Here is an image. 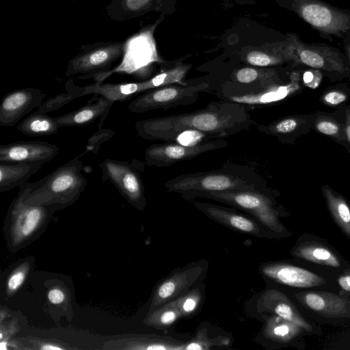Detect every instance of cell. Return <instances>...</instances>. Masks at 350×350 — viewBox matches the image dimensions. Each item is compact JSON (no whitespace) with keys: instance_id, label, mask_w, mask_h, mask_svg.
I'll return each mask as SVG.
<instances>
[{"instance_id":"obj_8","label":"cell","mask_w":350,"mask_h":350,"mask_svg":"<svg viewBox=\"0 0 350 350\" xmlns=\"http://www.w3.org/2000/svg\"><path fill=\"white\" fill-rule=\"evenodd\" d=\"M295 12L319 32L342 36L350 31V13L319 0H293Z\"/></svg>"},{"instance_id":"obj_12","label":"cell","mask_w":350,"mask_h":350,"mask_svg":"<svg viewBox=\"0 0 350 350\" xmlns=\"http://www.w3.org/2000/svg\"><path fill=\"white\" fill-rule=\"evenodd\" d=\"M293 51L292 62L329 72L346 73L349 69L340 53L328 46L307 44L295 34L287 38Z\"/></svg>"},{"instance_id":"obj_36","label":"cell","mask_w":350,"mask_h":350,"mask_svg":"<svg viewBox=\"0 0 350 350\" xmlns=\"http://www.w3.org/2000/svg\"><path fill=\"white\" fill-rule=\"evenodd\" d=\"M26 274L27 271L22 269L15 271L8 280V291L12 293L18 290L23 284L25 279Z\"/></svg>"},{"instance_id":"obj_6","label":"cell","mask_w":350,"mask_h":350,"mask_svg":"<svg viewBox=\"0 0 350 350\" xmlns=\"http://www.w3.org/2000/svg\"><path fill=\"white\" fill-rule=\"evenodd\" d=\"M191 68V64H177L142 81L119 83H95L94 94L101 95L114 103L125 101L140 93L183 81Z\"/></svg>"},{"instance_id":"obj_27","label":"cell","mask_w":350,"mask_h":350,"mask_svg":"<svg viewBox=\"0 0 350 350\" xmlns=\"http://www.w3.org/2000/svg\"><path fill=\"white\" fill-rule=\"evenodd\" d=\"M153 2L154 0H111L106 12L110 19L122 22L146 12Z\"/></svg>"},{"instance_id":"obj_13","label":"cell","mask_w":350,"mask_h":350,"mask_svg":"<svg viewBox=\"0 0 350 350\" xmlns=\"http://www.w3.org/2000/svg\"><path fill=\"white\" fill-rule=\"evenodd\" d=\"M49 206L30 204L26 201L25 185L20 191L11 206L12 234L15 242L31 235L43 221Z\"/></svg>"},{"instance_id":"obj_30","label":"cell","mask_w":350,"mask_h":350,"mask_svg":"<svg viewBox=\"0 0 350 350\" xmlns=\"http://www.w3.org/2000/svg\"><path fill=\"white\" fill-rule=\"evenodd\" d=\"M182 315L177 300L174 299L151 312L148 323L150 325L163 329L171 326Z\"/></svg>"},{"instance_id":"obj_37","label":"cell","mask_w":350,"mask_h":350,"mask_svg":"<svg viewBox=\"0 0 350 350\" xmlns=\"http://www.w3.org/2000/svg\"><path fill=\"white\" fill-rule=\"evenodd\" d=\"M66 92L77 98L91 94L90 85L86 86H77L75 84L72 79H69L65 83Z\"/></svg>"},{"instance_id":"obj_19","label":"cell","mask_w":350,"mask_h":350,"mask_svg":"<svg viewBox=\"0 0 350 350\" xmlns=\"http://www.w3.org/2000/svg\"><path fill=\"white\" fill-rule=\"evenodd\" d=\"M296 299L306 308L327 318H350V299L325 291L298 293Z\"/></svg>"},{"instance_id":"obj_23","label":"cell","mask_w":350,"mask_h":350,"mask_svg":"<svg viewBox=\"0 0 350 350\" xmlns=\"http://www.w3.org/2000/svg\"><path fill=\"white\" fill-rule=\"evenodd\" d=\"M44 164L43 163L0 162V192L23 186Z\"/></svg>"},{"instance_id":"obj_10","label":"cell","mask_w":350,"mask_h":350,"mask_svg":"<svg viewBox=\"0 0 350 350\" xmlns=\"http://www.w3.org/2000/svg\"><path fill=\"white\" fill-rule=\"evenodd\" d=\"M282 82L275 69L247 66L234 70L228 79L213 86L211 91L221 99L256 92Z\"/></svg>"},{"instance_id":"obj_7","label":"cell","mask_w":350,"mask_h":350,"mask_svg":"<svg viewBox=\"0 0 350 350\" xmlns=\"http://www.w3.org/2000/svg\"><path fill=\"white\" fill-rule=\"evenodd\" d=\"M228 146L224 138L203 140L190 145L164 142L149 146L145 150L144 158L150 167H165Z\"/></svg>"},{"instance_id":"obj_11","label":"cell","mask_w":350,"mask_h":350,"mask_svg":"<svg viewBox=\"0 0 350 350\" xmlns=\"http://www.w3.org/2000/svg\"><path fill=\"white\" fill-rule=\"evenodd\" d=\"M102 180L110 181L131 204L139 208L146 204L144 186L139 172L129 162L106 159L99 164Z\"/></svg>"},{"instance_id":"obj_44","label":"cell","mask_w":350,"mask_h":350,"mask_svg":"<svg viewBox=\"0 0 350 350\" xmlns=\"http://www.w3.org/2000/svg\"><path fill=\"white\" fill-rule=\"evenodd\" d=\"M71 1H75V0H71Z\"/></svg>"},{"instance_id":"obj_18","label":"cell","mask_w":350,"mask_h":350,"mask_svg":"<svg viewBox=\"0 0 350 350\" xmlns=\"http://www.w3.org/2000/svg\"><path fill=\"white\" fill-rule=\"evenodd\" d=\"M260 271L267 278L278 283L297 288H310L323 285L326 280L302 267L284 263H267Z\"/></svg>"},{"instance_id":"obj_16","label":"cell","mask_w":350,"mask_h":350,"mask_svg":"<svg viewBox=\"0 0 350 350\" xmlns=\"http://www.w3.org/2000/svg\"><path fill=\"white\" fill-rule=\"evenodd\" d=\"M193 206L210 219L232 229L258 237H273V234L258 221L221 206L194 201Z\"/></svg>"},{"instance_id":"obj_20","label":"cell","mask_w":350,"mask_h":350,"mask_svg":"<svg viewBox=\"0 0 350 350\" xmlns=\"http://www.w3.org/2000/svg\"><path fill=\"white\" fill-rule=\"evenodd\" d=\"M94 96L86 105L60 116L55 117L61 126H83L99 119L98 129L102 128L109 109L114 102L99 95Z\"/></svg>"},{"instance_id":"obj_4","label":"cell","mask_w":350,"mask_h":350,"mask_svg":"<svg viewBox=\"0 0 350 350\" xmlns=\"http://www.w3.org/2000/svg\"><path fill=\"white\" fill-rule=\"evenodd\" d=\"M202 198L243 211L275 237L286 234V230L279 219L280 212L271 193L260 191H219L208 193Z\"/></svg>"},{"instance_id":"obj_39","label":"cell","mask_w":350,"mask_h":350,"mask_svg":"<svg viewBox=\"0 0 350 350\" xmlns=\"http://www.w3.org/2000/svg\"><path fill=\"white\" fill-rule=\"evenodd\" d=\"M48 299L53 304H59L64 301V292L58 288H52L48 293Z\"/></svg>"},{"instance_id":"obj_5","label":"cell","mask_w":350,"mask_h":350,"mask_svg":"<svg viewBox=\"0 0 350 350\" xmlns=\"http://www.w3.org/2000/svg\"><path fill=\"white\" fill-rule=\"evenodd\" d=\"M211 92L208 81H182L159 87L142 93L128 105L135 113L156 109H170L193 104L201 93Z\"/></svg>"},{"instance_id":"obj_22","label":"cell","mask_w":350,"mask_h":350,"mask_svg":"<svg viewBox=\"0 0 350 350\" xmlns=\"http://www.w3.org/2000/svg\"><path fill=\"white\" fill-rule=\"evenodd\" d=\"M297 87L296 82L283 83L263 88L256 92L227 96L221 98L232 103L241 104L248 109L262 107L280 101L291 94Z\"/></svg>"},{"instance_id":"obj_26","label":"cell","mask_w":350,"mask_h":350,"mask_svg":"<svg viewBox=\"0 0 350 350\" xmlns=\"http://www.w3.org/2000/svg\"><path fill=\"white\" fill-rule=\"evenodd\" d=\"M322 192L334 220L350 239V206L340 195L327 185L322 187Z\"/></svg>"},{"instance_id":"obj_29","label":"cell","mask_w":350,"mask_h":350,"mask_svg":"<svg viewBox=\"0 0 350 350\" xmlns=\"http://www.w3.org/2000/svg\"><path fill=\"white\" fill-rule=\"evenodd\" d=\"M304 120L295 117H286L271 122L268 124H255L256 130L267 135L275 136L280 139L296 131L303 124Z\"/></svg>"},{"instance_id":"obj_3","label":"cell","mask_w":350,"mask_h":350,"mask_svg":"<svg viewBox=\"0 0 350 350\" xmlns=\"http://www.w3.org/2000/svg\"><path fill=\"white\" fill-rule=\"evenodd\" d=\"M79 157H74L35 183H26V201L53 208L75 202L88 185Z\"/></svg>"},{"instance_id":"obj_41","label":"cell","mask_w":350,"mask_h":350,"mask_svg":"<svg viewBox=\"0 0 350 350\" xmlns=\"http://www.w3.org/2000/svg\"><path fill=\"white\" fill-rule=\"evenodd\" d=\"M345 137L350 144V109H347L345 112Z\"/></svg>"},{"instance_id":"obj_1","label":"cell","mask_w":350,"mask_h":350,"mask_svg":"<svg viewBox=\"0 0 350 350\" xmlns=\"http://www.w3.org/2000/svg\"><path fill=\"white\" fill-rule=\"evenodd\" d=\"M249 111L245 105L220 99L196 111L138 120L135 129L150 141L173 142L183 131H198L208 139L225 138L254 126Z\"/></svg>"},{"instance_id":"obj_14","label":"cell","mask_w":350,"mask_h":350,"mask_svg":"<svg viewBox=\"0 0 350 350\" xmlns=\"http://www.w3.org/2000/svg\"><path fill=\"white\" fill-rule=\"evenodd\" d=\"M45 93L40 89L26 88L5 94L0 105V126L10 127L44 101Z\"/></svg>"},{"instance_id":"obj_17","label":"cell","mask_w":350,"mask_h":350,"mask_svg":"<svg viewBox=\"0 0 350 350\" xmlns=\"http://www.w3.org/2000/svg\"><path fill=\"white\" fill-rule=\"evenodd\" d=\"M55 144L41 141H19L1 145L0 162L43 163L52 160L59 152Z\"/></svg>"},{"instance_id":"obj_43","label":"cell","mask_w":350,"mask_h":350,"mask_svg":"<svg viewBox=\"0 0 350 350\" xmlns=\"http://www.w3.org/2000/svg\"><path fill=\"white\" fill-rule=\"evenodd\" d=\"M347 55H348V58H349V63H350V44H349L347 47Z\"/></svg>"},{"instance_id":"obj_40","label":"cell","mask_w":350,"mask_h":350,"mask_svg":"<svg viewBox=\"0 0 350 350\" xmlns=\"http://www.w3.org/2000/svg\"><path fill=\"white\" fill-rule=\"evenodd\" d=\"M339 286L344 291L350 293V269H347L338 278Z\"/></svg>"},{"instance_id":"obj_28","label":"cell","mask_w":350,"mask_h":350,"mask_svg":"<svg viewBox=\"0 0 350 350\" xmlns=\"http://www.w3.org/2000/svg\"><path fill=\"white\" fill-rule=\"evenodd\" d=\"M264 329L268 338L279 342H288L297 337L303 330L295 323L275 314L267 317Z\"/></svg>"},{"instance_id":"obj_33","label":"cell","mask_w":350,"mask_h":350,"mask_svg":"<svg viewBox=\"0 0 350 350\" xmlns=\"http://www.w3.org/2000/svg\"><path fill=\"white\" fill-rule=\"evenodd\" d=\"M114 135L115 132L109 129H98L89 137L85 149L80 157L90 152L94 154H98L101 145L109 141Z\"/></svg>"},{"instance_id":"obj_25","label":"cell","mask_w":350,"mask_h":350,"mask_svg":"<svg viewBox=\"0 0 350 350\" xmlns=\"http://www.w3.org/2000/svg\"><path fill=\"white\" fill-rule=\"evenodd\" d=\"M60 127L55 118L36 111L25 118L17 125L16 129L25 135L41 137L56 134Z\"/></svg>"},{"instance_id":"obj_21","label":"cell","mask_w":350,"mask_h":350,"mask_svg":"<svg viewBox=\"0 0 350 350\" xmlns=\"http://www.w3.org/2000/svg\"><path fill=\"white\" fill-rule=\"evenodd\" d=\"M257 306L261 312H267L291 321L303 330H312V327L300 314L291 300L278 290L265 291L258 298Z\"/></svg>"},{"instance_id":"obj_32","label":"cell","mask_w":350,"mask_h":350,"mask_svg":"<svg viewBox=\"0 0 350 350\" xmlns=\"http://www.w3.org/2000/svg\"><path fill=\"white\" fill-rule=\"evenodd\" d=\"M316 129L322 134L342 140L345 137V130L336 120L326 116L319 117L314 123Z\"/></svg>"},{"instance_id":"obj_42","label":"cell","mask_w":350,"mask_h":350,"mask_svg":"<svg viewBox=\"0 0 350 350\" xmlns=\"http://www.w3.org/2000/svg\"><path fill=\"white\" fill-rule=\"evenodd\" d=\"M41 349H44V350H60V349H64L63 347H59V346H56V345H54L53 344H44V345H42V347H40Z\"/></svg>"},{"instance_id":"obj_35","label":"cell","mask_w":350,"mask_h":350,"mask_svg":"<svg viewBox=\"0 0 350 350\" xmlns=\"http://www.w3.org/2000/svg\"><path fill=\"white\" fill-rule=\"evenodd\" d=\"M213 342L208 336L206 332L204 329H200L194 338L186 342L184 350H204L210 349L212 345H215Z\"/></svg>"},{"instance_id":"obj_15","label":"cell","mask_w":350,"mask_h":350,"mask_svg":"<svg viewBox=\"0 0 350 350\" xmlns=\"http://www.w3.org/2000/svg\"><path fill=\"white\" fill-rule=\"evenodd\" d=\"M205 262L188 267L171 274L157 288L151 307L152 312L159 306L183 295L197 283L205 273Z\"/></svg>"},{"instance_id":"obj_24","label":"cell","mask_w":350,"mask_h":350,"mask_svg":"<svg viewBox=\"0 0 350 350\" xmlns=\"http://www.w3.org/2000/svg\"><path fill=\"white\" fill-rule=\"evenodd\" d=\"M295 257L321 265L339 267L340 260L329 247L318 243L305 242L300 243L291 250Z\"/></svg>"},{"instance_id":"obj_38","label":"cell","mask_w":350,"mask_h":350,"mask_svg":"<svg viewBox=\"0 0 350 350\" xmlns=\"http://www.w3.org/2000/svg\"><path fill=\"white\" fill-rule=\"evenodd\" d=\"M347 99V96L340 91H331L326 93L323 97V103L329 106L338 105Z\"/></svg>"},{"instance_id":"obj_9","label":"cell","mask_w":350,"mask_h":350,"mask_svg":"<svg viewBox=\"0 0 350 350\" xmlns=\"http://www.w3.org/2000/svg\"><path fill=\"white\" fill-rule=\"evenodd\" d=\"M124 42L98 43L87 46L68 63L66 76L81 74L80 78L92 77L95 75L109 72L112 64L124 52Z\"/></svg>"},{"instance_id":"obj_31","label":"cell","mask_w":350,"mask_h":350,"mask_svg":"<svg viewBox=\"0 0 350 350\" xmlns=\"http://www.w3.org/2000/svg\"><path fill=\"white\" fill-rule=\"evenodd\" d=\"M202 289L196 287L176 299L182 317H187L196 312L202 300Z\"/></svg>"},{"instance_id":"obj_34","label":"cell","mask_w":350,"mask_h":350,"mask_svg":"<svg viewBox=\"0 0 350 350\" xmlns=\"http://www.w3.org/2000/svg\"><path fill=\"white\" fill-rule=\"evenodd\" d=\"M75 98H77L76 96L68 92L57 94L44 100L37 111L46 113H50L64 107Z\"/></svg>"},{"instance_id":"obj_2","label":"cell","mask_w":350,"mask_h":350,"mask_svg":"<svg viewBox=\"0 0 350 350\" xmlns=\"http://www.w3.org/2000/svg\"><path fill=\"white\" fill-rule=\"evenodd\" d=\"M163 185L168 192L178 193L189 201L211 192L260 191L272 193L264 178L254 170L230 163L217 170L178 175Z\"/></svg>"}]
</instances>
